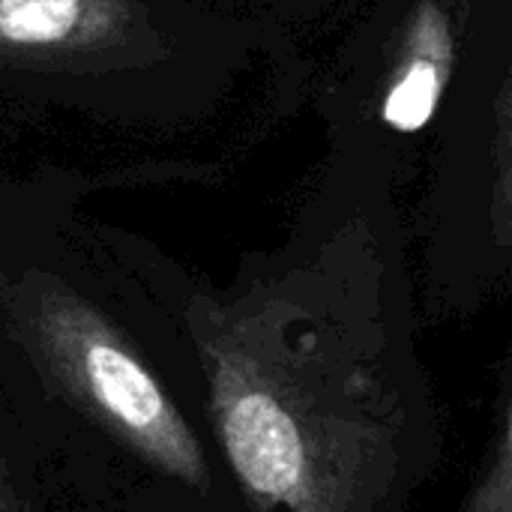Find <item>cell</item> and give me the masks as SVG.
<instances>
[{
  "instance_id": "6da1fadb",
  "label": "cell",
  "mask_w": 512,
  "mask_h": 512,
  "mask_svg": "<svg viewBox=\"0 0 512 512\" xmlns=\"http://www.w3.org/2000/svg\"><path fill=\"white\" fill-rule=\"evenodd\" d=\"M45 342L66 384L138 453L189 486L207 483L204 456L183 417L96 315L87 309L51 312Z\"/></svg>"
},
{
  "instance_id": "7a4b0ae2",
  "label": "cell",
  "mask_w": 512,
  "mask_h": 512,
  "mask_svg": "<svg viewBox=\"0 0 512 512\" xmlns=\"http://www.w3.org/2000/svg\"><path fill=\"white\" fill-rule=\"evenodd\" d=\"M81 0H0V36L18 45H48L69 36Z\"/></svg>"
},
{
  "instance_id": "3957f363",
  "label": "cell",
  "mask_w": 512,
  "mask_h": 512,
  "mask_svg": "<svg viewBox=\"0 0 512 512\" xmlns=\"http://www.w3.org/2000/svg\"><path fill=\"white\" fill-rule=\"evenodd\" d=\"M438 96H441L438 66L429 60H420L390 90V96L384 102V120L399 132H417L435 114Z\"/></svg>"
}]
</instances>
